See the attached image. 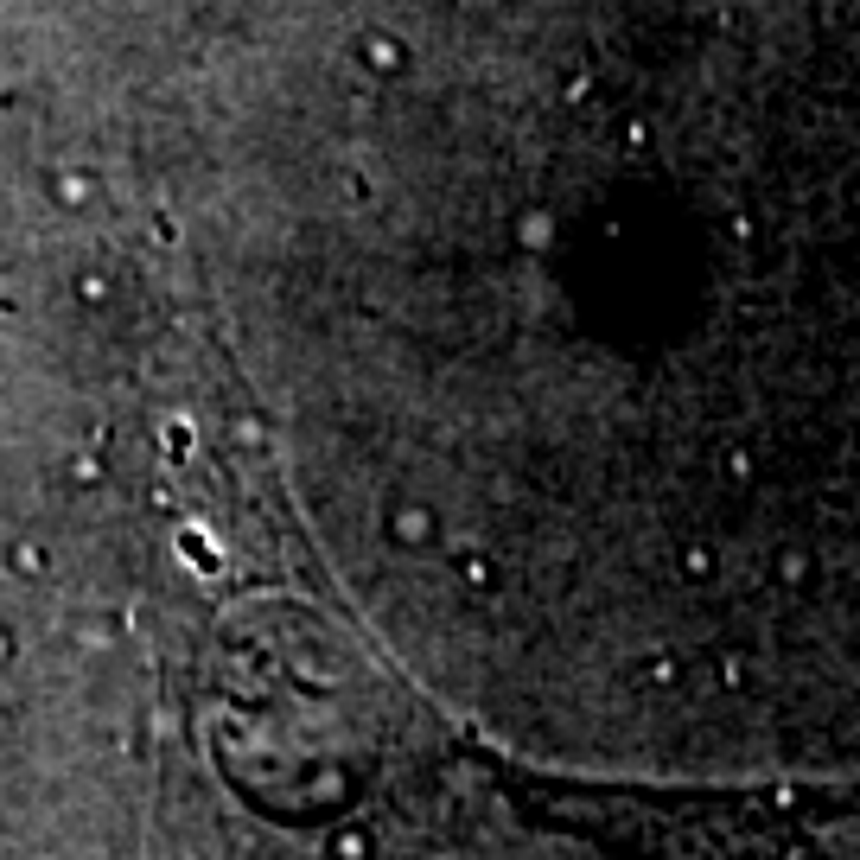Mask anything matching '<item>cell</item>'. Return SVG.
Masks as SVG:
<instances>
[{"mask_svg":"<svg viewBox=\"0 0 860 860\" xmlns=\"http://www.w3.org/2000/svg\"><path fill=\"white\" fill-rule=\"evenodd\" d=\"M389 542L395 548H434L440 542V510L434 504H395L389 510Z\"/></svg>","mask_w":860,"mask_h":860,"instance_id":"cell-1","label":"cell"},{"mask_svg":"<svg viewBox=\"0 0 860 860\" xmlns=\"http://www.w3.org/2000/svg\"><path fill=\"white\" fill-rule=\"evenodd\" d=\"M77 294L90 300V306H109V300H115V281H109L102 268H83V274H77Z\"/></svg>","mask_w":860,"mask_h":860,"instance_id":"cell-5","label":"cell"},{"mask_svg":"<svg viewBox=\"0 0 860 860\" xmlns=\"http://www.w3.org/2000/svg\"><path fill=\"white\" fill-rule=\"evenodd\" d=\"M71 485H102V459H96V453L71 459Z\"/></svg>","mask_w":860,"mask_h":860,"instance_id":"cell-7","label":"cell"},{"mask_svg":"<svg viewBox=\"0 0 860 860\" xmlns=\"http://www.w3.org/2000/svg\"><path fill=\"white\" fill-rule=\"evenodd\" d=\"M236 440H243V446H262L268 434H262V421H236Z\"/></svg>","mask_w":860,"mask_h":860,"instance_id":"cell-9","label":"cell"},{"mask_svg":"<svg viewBox=\"0 0 860 860\" xmlns=\"http://www.w3.org/2000/svg\"><path fill=\"white\" fill-rule=\"evenodd\" d=\"M357 64H364L370 77H402L408 71V45L395 39V32H364V39H357Z\"/></svg>","mask_w":860,"mask_h":860,"instance_id":"cell-2","label":"cell"},{"mask_svg":"<svg viewBox=\"0 0 860 860\" xmlns=\"http://www.w3.org/2000/svg\"><path fill=\"white\" fill-rule=\"evenodd\" d=\"M459 580H466L472 593H491V561L485 555H459Z\"/></svg>","mask_w":860,"mask_h":860,"instance_id":"cell-6","label":"cell"},{"mask_svg":"<svg viewBox=\"0 0 860 860\" xmlns=\"http://www.w3.org/2000/svg\"><path fill=\"white\" fill-rule=\"evenodd\" d=\"M51 198H58V204H90V198H96V172L58 166V172H51Z\"/></svg>","mask_w":860,"mask_h":860,"instance_id":"cell-4","label":"cell"},{"mask_svg":"<svg viewBox=\"0 0 860 860\" xmlns=\"http://www.w3.org/2000/svg\"><path fill=\"white\" fill-rule=\"evenodd\" d=\"M682 567H688V574H708V567H714V555H708V548H688V555H682Z\"/></svg>","mask_w":860,"mask_h":860,"instance_id":"cell-8","label":"cell"},{"mask_svg":"<svg viewBox=\"0 0 860 860\" xmlns=\"http://www.w3.org/2000/svg\"><path fill=\"white\" fill-rule=\"evenodd\" d=\"M13 657H20V644H13V631L0 625V669H13Z\"/></svg>","mask_w":860,"mask_h":860,"instance_id":"cell-10","label":"cell"},{"mask_svg":"<svg viewBox=\"0 0 860 860\" xmlns=\"http://www.w3.org/2000/svg\"><path fill=\"white\" fill-rule=\"evenodd\" d=\"M7 574L45 580V574H51V548H45L39 536H13V542H7Z\"/></svg>","mask_w":860,"mask_h":860,"instance_id":"cell-3","label":"cell"}]
</instances>
